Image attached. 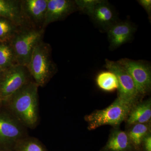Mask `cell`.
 Instances as JSON below:
<instances>
[{"instance_id": "cell-1", "label": "cell", "mask_w": 151, "mask_h": 151, "mask_svg": "<svg viewBox=\"0 0 151 151\" xmlns=\"http://www.w3.org/2000/svg\"><path fill=\"white\" fill-rule=\"evenodd\" d=\"M38 87L30 81L3 103L24 126L31 127L37 123Z\"/></svg>"}, {"instance_id": "cell-2", "label": "cell", "mask_w": 151, "mask_h": 151, "mask_svg": "<svg viewBox=\"0 0 151 151\" xmlns=\"http://www.w3.org/2000/svg\"><path fill=\"white\" fill-rule=\"evenodd\" d=\"M30 75L38 86H43L48 82L57 69L52 61L51 47L42 40L37 45L27 66Z\"/></svg>"}, {"instance_id": "cell-3", "label": "cell", "mask_w": 151, "mask_h": 151, "mask_svg": "<svg viewBox=\"0 0 151 151\" xmlns=\"http://www.w3.org/2000/svg\"><path fill=\"white\" fill-rule=\"evenodd\" d=\"M133 106L117 97L107 108L97 110L85 116L88 130L96 129L104 125H110L114 128L119 127L126 121Z\"/></svg>"}, {"instance_id": "cell-4", "label": "cell", "mask_w": 151, "mask_h": 151, "mask_svg": "<svg viewBox=\"0 0 151 151\" xmlns=\"http://www.w3.org/2000/svg\"><path fill=\"white\" fill-rule=\"evenodd\" d=\"M44 29H19L9 41L17 63L27 67L35 47L41 41Z\"/></svg>"}, {"instance_id": "cell-5", "label": "cell", "mask_w": 151, "mask_h": 151, "mask_svg": "<svg viewBox=\"0 0 151 151\" xmlns=\"http://www.w3.org/2000/svg\"><path fill=\"white\" fill-rule=\"evenodd\" d=\"M26 67L17 64L4 70L0 76V98L3 103L29 82Z\"/></svg>"}, {"instance_id": "cell-6", "label": "cell", "mask_w": 151, "mask_h": 151, "mask_svg": "<svg viewBox=\"0 0 151 151\" xmlns=\"http://www.w3.org/2000/svg\"><path fill=\"white\" fill-rule=\"evenodd\" d=\"M105 68L115 73L119 83L118 97L132 106L139 102L141 97L129 74L118 61L106 59Z\"/></svg>"}, {"instance_id": "cell-7", "label": "cell", "mask_w": 151, "mask_h": 151, "mask_svg": "<svg viewBox=\"0 0 151 151\" xmlns=\"http://www.w3.org/2000/svg\"><path fill=\"white\" fill-rule=\"evenodd\" d=\"M118 62L127 70L132 77L141 97L148 94L151 88V68L149 63L122 58Z\"/></svg>"}, {"instance_id": "cell-8", "label": "cell", "mask_w": 151, "mask_h": 151, "mask_svg": "<svg viewBox=\"0 0 151 151\" xmlns=\"http://www.w3.org/2000/svg\"><path fill=\"white\" fill-rule=\"evenodd\" d=\"M23 126L12 113L0 109V147L12 149L24 138Z\"/></svg>"}, {"instance_id": "cell-9", "label": "cell", "mask_w": 151, "mask_h": 151, "mask_svg": "<svg viewBox=\"0 0 151 151\" xmlns=\"http://www.w3.org/2000/svg\"><path fill=\"white\" fill-rule=\"evenodd\" d=\"M88 16L102 32H107L119 20L116 9L106 0H100Z\"/></svg>"}, {"instance_id": "cell-10", "label": "cell", "mask_w": 151, "mask_h": 151, "mask_svg": "<svg viewBox=\"0 0 151 151\" xmlns=\"http://www.w3.org/2000/svg\"><path fill=\"white\" fill-rule=\"evenodd\" d=\"M78 11L74 1L48 0L47 8L42 28L49 24L66 18L71 14Z\"/></svg>"}, {"instance_id": "cell-11", "label": "cell", "mask_w": 151, "mask_h": 151, "mask_svg": "<svg viewBox=\"0 0 151 151\" xmlns=\"http://www.w3.org/2000/svg\"><path fill=\"white\" fill-rule=\"evenodd\" d=\"M136 27L129 21L119 20L107 31L111 50H114L129 42L133 39Z\"/></svg>"}, {"instance_id": "cell-12", "label": "cell", "mask_w": 151, "mask_h": 151, "mask_svg": "<svg viewBox=\"0 0 151 151\" xmlns=\"http://www.w3.org/2000/svg\"><path fill=\"white\" fill-rule=\"evenodd\" d=\"M48 0L21 1L22 12L27 21L35 24H43Z\"/></svg>"}, {"instance_id": "cell-13", "label": "cell", "mask_w": 151, "mask_h": 151, "mask_svg": "<svg viewBox=\"0 0 151 151\" xmlns=\"http://www.w3.org/2000/svg\"><path fill=\"white\" fill-rule=\"evenodd\" d=\"M100 151H137L132 145L127 132L119 127L114 128L108 142Z\"/></svg>"}, {"instance_id": "cell-14", "label": "cell", "mask_w": 151, "mask_h": 151, "mask_svg": "<svg viewBox=\"0 0 151 151\" xmlns=\"http://www.w3.org/2000/svg\"><path fill=\"white\" fill-rule=\"evenodd\" d=\"M0 17L12 21L19 27L27 23L22 12L21 1L0 0Z\"/></svg>"}, {"instance_id": "cell-15", "label": "cell", "mask_w": 151, "mask_h": 151, "mask_svg": "<svg viewBox=\"0 0 151 151\" xmlns=\"http://www.w3.org/2000/svg\"><path fill=\"white\" fill-rule=\"evenodd\" d=\"M151 119L150 99L138 102L132 107L126 121L128 126L136 124H148Z\"/></svg>"}, {"instance_id": "cell-16", "label": "cell", "mask_w": 151, "mask_h": 151, "mask_svg": "<svg viewBox=\"0 0 151 151\" xmlns=\"http://www.w3.org/2000/svg\"><path fill=\"white\" fill-rule=\"evenodd\" d=\"M136 124L129 126L127 133L131 142L137 151H141V145L145 137L151 133L150 124Z\"/></svg>"}, {"instance_id": "cell-17", "label": "cell", "mask_w": 151, "mask_h": 151, "mask_svg": "<svg viewBox=\"0 0 151 151\" xmlns=\"http://www.w3.org/2000/svg\"><path fill=\"white\" fill-rule=\"evenodd\" d=\"M96 82L100 89L106 92L118 90L119 83L115 73L107 70L100 72L96 76Z\"/></svg>"}, {"instance_id": "cell-18", "label": "cell", "mask_w": 151, "mask_h": 151, "mask_svg": "<svg viewBox=\"0 0 151 151\" xmlns=\"http://www.w3.org/2000/svg\"><path fill=\"white\" fill-rule=\"evenodd\" d=\"M18 64L9 41L0 42V68L4 70Z\"/></svg>"}, {"instance_id": "cell-19", "label": "cell", "mask_w": 151, "mask_h": 151, "mask_svg": "<svg viewBox=\"0 0 151 151\" xmlns=\"http://www.w3.org/2000/svg\"><path fill=\"white\" fill-rule=\"evenodd\" d=\"M16 24L8 19L0 17V42H9L19 30Z\"/></svg>"}, {"instance_id": "cell-20", "label": "cell", "mask_w": 151, "mask_h": 151, "mask_svg": "<svg viewBox=\"0 0 151 151\" xmlns=\"http://www.w3.org/2000/svg\"><path fill=\"white\" fill-rule=\"evenodd\" d=\"M14 147L16 151H45L40 143L32 138H23Z\"/></svg>"}, {"instance_id": "cell-21", "label": "cell", "mask_w": 151, "mask_h": 151, "mask_svg": "<svg viewBox=\"0 0 151 151\" xmlns=\"http://www.w3.org/2000/svg\"><path fill=\"white\" fill-rule=\"evenodd\" d=\"M100 0H75L74 1L78 11L89 15Z\"/></svg>"}, {"instance_id": "cell-22", "label": "cell", "mask_w": 151, "mask_h": 151, "mask_svg": "<svg viewBox=\"0 0 151 151\" xmlns=\"http://www.w3.org/2000/svg\"><path fill=\"white\" fill-rule=\"evenodd\" d=\"M138 3L145 9L147 14L149 20L151 22V0H138Z\"/></svg>"}, {"instance_id": "cell-23", "label": "cell", "mask_w": 151, "mask_h": 151, "mask_svg": "<svg viewBox=\"0 0 151 151\" xmlns=\"http://www.w3.org/2000/svg\"><path fill=\"white\" fill-rule=\"evenodd\" d=\"M141 151H151V134L147 135L143 140Z\"/></svg>"}, {"instance_id": "cell-24", "label": "cell", "mask_w": 151, "mask_h": 151, "mask_svg": "<svg viewBox=\"0 0 151 151\" xmlns=\"http://www.w3.org/2000/svg\"><path fill=\"white\" fill-rule=\"evenodd\" d=\"M0 151H12V149L0 147Z\"/></svg>"}, {"instance_id": "cell-25", "label": "cell", "mask_w": 151, "mask_h": 151, "mask_svg": "<svg viewBox=\"0 0 151 151\" xmlns=\"http://www.w3.org/2000/svg\"><path fill=\"white\" fill-rule=\"evenodd\" d=\"M3 105V102L2 100H1V99L0 98V109H1V108L2 106Z\"/></svg>"}, {"instance_id": "cell-26", "label": "cell", "mask_w": 151, "mask_h": 151, "mask_svg": "<svg viewBox=\"0 0 151 151\" xmlns=\"http://www.w3.org/2000/svg\"><path fill=\"white\" fill-rule=\"evenodd\" d=\"M3 70H1V68H0V76L1 75V74L2 73Z\"/></svg>"}]
</instances>
